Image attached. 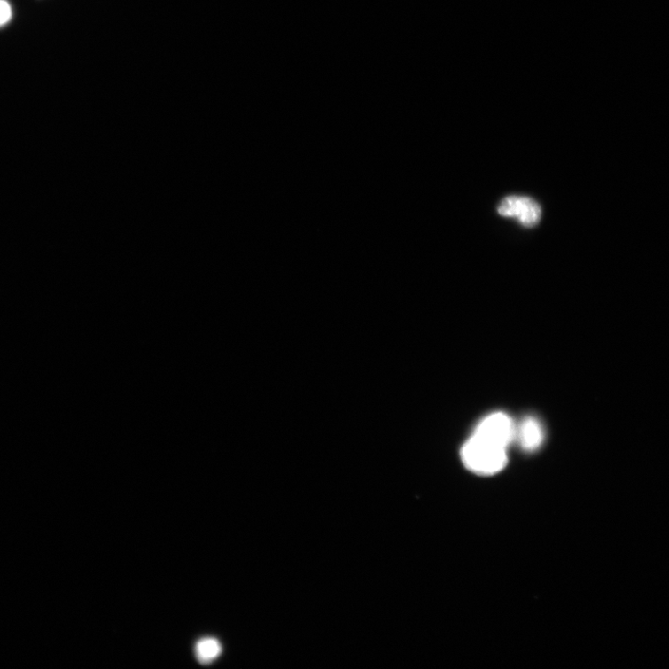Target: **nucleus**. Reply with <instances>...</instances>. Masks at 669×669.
I'll return each mask as SVG.
<instances>
[{
	"label": "nucleus",
	"mask_w": 669,
	"mask_h": 669,
	"mask_svg": "<svg viewBox=\"0 0 669 669\" xmlns=\"http://www.w3.org/2000/svg\"><path fill=\"white\" fill-rule=\"evenodd\" d=\"M467 469L479 475H493L502 471L508 463L507 447L472 434L462 449Z\"/></svg>",
	"instance_id": "obj_1"
},
{
	"label": "nucleus",
	"mask_w": 669,
	"mask_h": 669,
	"mask_svg": "<svg viewBox=\"0 0 669 669\" xmlns=\"http://www.w3.org/2000/svg\"><path fill=\"white\" fill-rule=\"evenodd\" d=\"M473 434L508 448L515 440L516 425L506 414L493 413L482 420Z\"/></svg>",
	"instance_id": "obj_2"
},
{
	"label": "nucleus",
	"mask_w": 669,
	"mask_h": 669,
	"mask_svg": "<svg viewBox=\"0 0 669 669\" xmlns=\"http://www.w3.org/2000/svg\"><path fill=\"white\" fill-rule=\"evenodd\" d=\"M498 213L503 217L515 218L525 227L532 228L540 222L541 207L530 198L510 196L502 201Z\"/></svg>",
	"instance_id": "obj_3"
},
{
	"label": "nucleus",
	"mask_w": 669,
	"mask_h": 669,
	"mask_svg": "<svg viewBox=\"0 0 669 669\" xmlns=\"http://www.w3.org/2000/svg\"><path fill=\"white\" fill-rule=\"evenodd\" d=\"M515 440L527 452L539 449L544 440L542 425L538 419L526 417L518 427L516 426Z\"/></svg>",
	"instance_id": "obj_4"
},
{
	"label": "nucleus",
	"mask_w": 669,
	"mask_h": 669,
	"mask_svg": "<svg viewBox=\"0 0 669 669\" xmlns=\"http://www.w3.org/2000/svg\"><path fill=\"white\" fill-rule=\"evenodd\" d=\"M222 653V645L215 639H203L196 647V654L198 661L208 664L215 660Z\"/></svg>",
	"instance_id": "obj_5"
},
{
	"label": "nucleus",
	"mask_w": 669,
	"mask_h": 669,
	"mask_svg": "<svg viewBox=\"0 0 669 669\" xmlns=\"http://www.w3.org/2000/svg\"><path fill=\"white\" fill-rule=\"evenodd\" d=\"M12 17V10L7 0H0V27L6 26Z\"/></svg>",
	"instance_id": "obj_6"
}]
</instances>
